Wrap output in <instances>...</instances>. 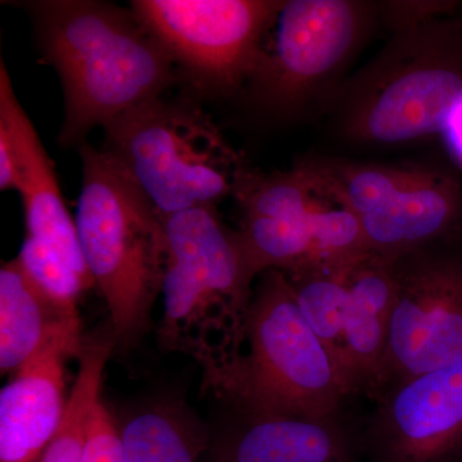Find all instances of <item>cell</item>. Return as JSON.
<instances>
[{
  "mask_svg": "<svg viewBox=\"0 0 462 462\" xmlns=\"http://www.w3.org/2000/svg\"><path fill=\"white\" fill-rule=\"evenodd\" d=\"M45 60L65 96L60 143L84 144L105 127L172 84V57L134 11L91 0L26 2Z\"/></svg>",
  "mask_w": 462,
  "mask_h": 462,
  "instance_id": "1",
  "label": "cell"
},
{
  "mask_svg": "<svg viewBox=\"0 0 462 462\" xmlns=\"http://www.w3.org/2000/svg\"><path fill=\"white\" fill-rule=\"evenodd\" d=\"M163 223L169 263L158 340L166 351L193 358L215 393L242 355L257 273L239 231L225 226L215 207L187 209Z\"/></svg>",
  "mask_w": 462,
  "mask_h": 462,
  "instance_id": "2",
  "label": "cell"
},
{
  "mask_svg": "<svg viewBox=\"0 0 462 462\" xmlns=\"http://www.w3.org/2000/svg\"><path fill=\"white\" fill-rule=\"evenodd\" d=\"M75 224L85 263L105 297L116 342L130 345L151 322L162 293L169 249L165 223L102 149L84 143Z\"/></svg>",
  "mask_w": 462,
  "mask_h": 462,
  "instance_id": "3",
  "label": "cell"
},
{
  "mask_svg": "<svg viewBox=\"0 0 462 462\" xmlns=\"http://www.w3.org/2000/svg\"><path fill=\"white\" fill-rule=\"evenodd\" d=\"M245 340L248 354L239 356L215 392L233 409L310 418L346 412L338 369L282 270L261 273L245 315Z\"/></svg>",
  "mask_w": 462,
  "mask_h": 462,
  "instance_id": "4",
  "label": "cell"
},
{
  "mask_svg": "<svg viewBox=\"0 0 462 462\" xmlns=\"http://www.w3.org/2000/svg\"><path fill=\"white\" fill-rule=\"evenodd\" d=\"M102 151L160 217L236 194L248 171L190 103L151 100L105 127Z\"/></svg>",
  "mask_w": 462,
  "mask_h": 462,
  "instance_id": "5",
  "label": "cell"
},
{
  "mask_svg": "<svg viewBox=\"0 0 462 462\" xmlns=\"http://www.w3.org/2000/svg\"><path fill=\"white\" fill-rule=\"evenodd\" d=\"M415 27L380 66L346 118L356 139L397 144L443 133L462 103V51L454 33Z\"/></svg>",
  "mask_w": 462,
  "mask_h": 462,
  "instance_id": "6",
  "label": "cell"
},
{
  "mask_svg": "<svg viewBox=\"0 0 462 462\" xmlns=\"http://www.w3.org/2000/svg\"><path fill=\"white\" fill-rule=\"evenodd\" d=\"M388 261L394 300L372 400L462 360V257L433 245Z\"/></svg>",
  "mask_w": 462,
  "mask_h": 462,
  "instance_id": "7",
  "label": "cell"
},
{
  "mask_svg": "<svg viewBox=\"0 0 462 462\" xmlns=\"http://www.w3.org/2000/svg\"><path fill=\"white\" fill-rule=\"evenodd\" d=\"M282 3L272 0H134L139 20L199 89L251 80Z\"/></svg>",
  "mask_w": 462,
  "mask_h": 462,
  "instance_id": "8",
  "label": "cell"
},
{
  "mask_svg": "<svg viewBox=\"0 0 462 462\" xmlns=\"http://www.w3.org/2000/svg\"><path fill=\"white\" fill-rule=\"evenodd\" d=\"M364 7L345 0H291L273 18L272 45L252 75L257 96L273 108L294 107L354 51Z\"/></svg>",
  "mask_w": 462,
  "mask_h": 462,
  "instance_id": "9",
  "label": "cell"
},
{
  "mask_svg": "<svg viewBox=\"0 0 462 462\" xmlns=\"http://www.w3.org/2000/svg\"><path fill=\"white\" fill-rule=\"evenodd\" d=\"M360 425L365 462H452L462 454V360L374 400Z\"/></svg>",
  "mask_w": 462,
  "mask_h": 462,
  "instance_id": "10",
  "label": "cell"
},
{
  "mask_svg": "<svg viewBox=\"0 0 462 462\" xmlns=\"http://www.w3.org/2000/svg\"><path fill=\"white\" fill-rule=\"evenodd\" d=\"M0 121L14 142V190L23 200L26 236L50 245L76 273L94 285L78 229L58 185L50 156L29 116L18 102L5 63L0 67Z\"/></svg>",
  "mask_w": 462,
  "mask_h": 462,
  "instance_id": "11",
  "label": "cell"
},
{
  "mask_svg": "<svg viewBox=\"0 0 462 462\" xmlns=\"http://www.w3.org/2000/svg\"><path fill=\"white\" fill-rule=\"evenodd\" d=\"M78 309L60 305L33 284L16 258L0 269V370L14 374L51 352L83 351Z\"/></svg>",
  "mask_w": 462,
  "mask_h": 462,
  "instance_id": "12",
  "label": "cell"
},
{
  "mask_svg": "<svg viewBox=\"0 0 462 462\" xmlns=\"http://www.w3.org/2000/svg\"><path fill=\"white\" fill-rule=\"evenodd\" d=\"M236 411L225 462H365L360 425L346 411L324 418Z\"/></svg>",
  "mask_w": 462,
  "mask_h": 462,
  "instance_id": "13",
  "label": "cell"
},
{
  "mask_svg": "<svg viewBox=\"0 0 462 462\" xmlns=\"http://www.w3.org/2000/svg\"><path fill=\"white\" fill-rule=\"evenodd\" d=\"M67 356L51 352L0 392V462H41L65 415Z\"/></svg>",
  "mask_w": 462,
  "mask_h": 462,
  "instance_id": "14",
  "label": "cell"
},
{
  "mask_svg": "<svg viewBox=\"0 0 462 462\" xmlns=\"http://www.w3.org/2000/svg\"><path fill=\"white\" fill-rule=\"evenodd\" d=\"M348 307L343 331L340 375L346 396L370 397L387 348L394 300L391 263L369 256L343 270Z\"/></svg>",
  "mask_w": 462,
  "mask_h": 462,
  "instance_id": "15",
  "label": "cell"
},
{
  "mask_svg": "<svg viewBox=\"0 0 462 462\" xmlns=\"http://www.w3.org/2000/svg\"><path fill=\"white\" fill-rule=\"evenodd\" d=\"M460 218L458 190L433 173L360 220L370 256L393 260L416 249L442 245L454 236Z\"/></svg>",
  "mask_w": 462,
  "mask_h": 462,
  "instance_id": "16",
  "label": "cell"
},
{
  "mask_svg": "<svg viewBox=\"0 0 462 462\" xmlns=\"http://www.w3.org/2000/svg\"><path fill=\"white\" fill-rule=\"evenodd\" d=\"M314 190L322 191L358 217L376 211L398 194L418 187L433 173L380 165L310 161L300 167Z\"/></svg>",
  "mask_w": 462,
  "mask_h": 462,
  "instance_id": "17",
  "label": "cell"
},
{
  "mask_svg": "<svg viewBox=\"0 0 462 462\" xmlns=\"http://www.w3.org/2000/svg\"><path fill=\"white\" fill-rule=\"evenodd\" d=\"M116 343L111 328L85 337L78 378L67 398L65 415L41 462H83L91 412L102 397L103 372Z\"/></svg>",
  "mask_w": 462,
  "mask_h": 462,
  "instance_id": "18",
  "label": "cell"
},
{
  "mask_svg": "<svg viewBox=\"0 0 462 462\" xmlns=\"http://www.w3.org/2000/svg\"><path fill=\"white\" fill-rule=\"evenodd\" d=\"M124 462H197L199 438L178 412L151 409L136 413L121 430Z\"/></svg>",
  "mask_w": 462,
  "mask_h": 462,
  "instance_id": "19",
  "label": "cell"
},
{
  "mask_svg": "<svg viewBox=\"0 0 462 462\" xmlns=\"http://www.w3.org/2000/svg\"><path fill=\"white\" fill-rule=\"evenodd\" d=\"M311 182L300 169L270 175L248 170L236 191L243 216L302 218L314 211Z\"/></svg>",
  "mask_w": 462,
  "mask_h": 462,
  "instance_id": "20",
  "label": "cell"
},
{
  "mask_svg": "<svg viewBox=\"0 0 462 462\" xmlns=\"http://www.w3.org/2000/svg\"><path fill=\"white\" fill-rule=\"evenodd\" d=\"M312 256L309 264L346 270L369 257L360 217L346 208L311 214Z\"/></svg>",
  "mask_w": 462,
  "mask_h": 462,
  "instance_id": "21",
  "label": "cell"
},
{
  "mask_svg": "<svg viewBox=\"0 0 462 462\" xmlns=\"http://www.w3.org/2000/svg\"><path fill=\"white\" fill-rule=\"evenodd\" d=\"M33 284L60 305L78 309L79 298L91 285L50 245L26 236L16 257Z\"/></svg>",
  "mask_w": 462,
  "mask_h": 462,
  "instance_id": "22",
  "label": "cell"
},
{
  "mask_svg": "<svg viewBox=\"0 0 462 462\" xmlns=\"http://www.w3.org/2000/svg\"><path fill=\"white\" fill-rule=\"evenodd\" d=\"M83 462H124L121 431L116 428L102 397L91 412Z\"/></svg>",
  "mask_w": 462,
  "mask_h": 462,
  "instance_id": "23",
  "label": "cell"
},
{
  "mask_svg": "<svg viewBox=\"0 0 462 462\" xmlns=\"http://www.w3.org/2000/svg\"><path fill=\"white\" fill-rule=\"evenodd\" d=\"M442 134L452 153L462 161V103L452 115L451 120Z\"/></svg>",
  "mask_w": 462,
  "mask_h": 462,
  "instance_id": "24",
  "label": "cell"
},
{
  "mask_svg": "<svg viewBox=\"0 0 462 462\" xmlns=\"http://www.w3.org/2000/svg\"><path fill=\"white\" fill-rule=\"evenodd\" d=\"M225 462V461H224Z\"/></svg>",
  "mask_w": 462,
  "mask_h": 462,
  "instance_id": "25",
  "label": "cell"
}]
</instances>
